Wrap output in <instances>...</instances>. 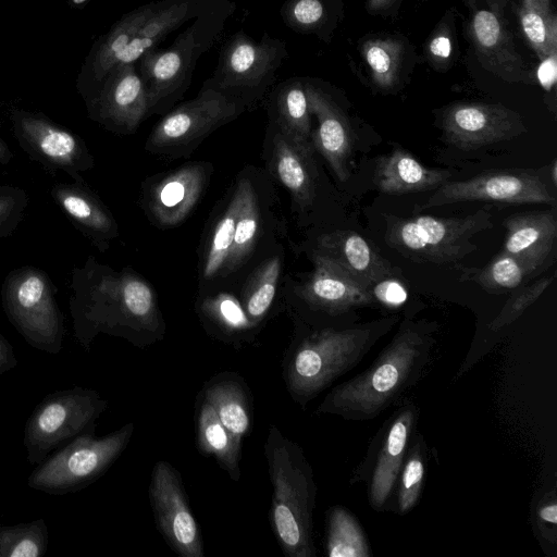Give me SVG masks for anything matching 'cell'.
Here are the masks:
<instances>
[{
    "instance_id": "cell-43",
    "label": "cell",
    "mask_w": 557,
    "mask_h": 557,
    "mask_svg": "<svg viewBox=\"0 0 557 557\" xmlns=\"http://www.w3.org/2000/svg\"><path fill=\"white\" fill-rule=\"evenodd\" d=\"M532 523L543 548L555 549L557 541L556 488L546 491L533 503Z\"/></svg>"
},
{
    "instance_id": "cell-36",
    "label": "cell",
    "mask_w": 557,
    "mask_h": 557,
    "mask_svg": "<svg viewBox=\"0 0 557 557\" xmlns=\"http://www.w3.org/2000/svg\"><path fill=\"white\" fill-rule=\"evenodd\" d=\"M325 550L329 557L372 556L363 528L343 506H333L326 513Z\"/></svg>"
},
{
    "instance_id": "cell-48",
    "label": "cell",
    "mask_w": 557,
    "mask_h": 557,
    "mask_svg": "<svg viewBox=\"0 0 557 557\" xmlns=\"http://www.w3.org/2000/svg\"><path fill=\"white\" fill-rule=\"evenodd\" d=\"M17 366L13 346L0 332V374H4Z\"/></svg>"
},
{
    "instance_id": "cell-27",
    "label": "cell",
    "mask_w": 557,
    "mask_h": 557,
    "mask_svg": "<svg viewBox=\"0 0 557 557\" xmlns=\"http://www.w3.org/2000/svg\"><path fill=\"white\" fill-rule=\"evenodd\" d=\"M451 177L446 169L423 165L409 151L396 148L376 159L375 187L386 195H405L438 188Z\"/></svg>"
},
{
    "instance_id": "cell-19",
    "label": "cell",
    "mask_w": 557,
    "mask_h": 557,
    "mask_svg": "<svg viewBox=\"0 0 557 557\" xmlns=\"http://www.w3.org/2000/svg\"><path fill=\"white\" fill-rule=\"evenodd\" d=\"M90 101V116L107 131L129 135L149 115L145 83L136 63L115 66Z\"/></svg>"
},
{
    "instance_id": "cell-5",
    "label": "cell",
    "mask_w": 557,
    "mask_h": 557,
    "mask_svg": "<svg viewBox=\"0 0 557 557\" xmlns=\"http://www.w3.org/2000/svg\"><path fill=\"white\" fill-rule=\"evenodd\" d=\"M234 11L232 0H201L191 23L168 48L149 50L136 62L147 90L149 115L168 113L183 98L197 62L221 37Z\"/></svg>"
},
{
    "instance_id": "cell-22",
    "label": "cell",
    "mask_w": 557,
    "mask_h": 557,
    "mask_svg": "<svg viewBox=\"0 0 557 557\" xmlns=\"http://www.w3.org/2000/svg\"><path fill=\"white\" fill-rule=\"evenodd\" d=\"M358 52L372 88L396 94L410 79L418 61L414 46L403 34L374 33L359 39Z\"/></svg>"
},
{
    "instance_id": "cell-47",
    "label": "cell",
    "mask_w": 557,
    "mask_h": 557,
    "mask_svg": "<svg viewBox=\"0 0 557 557\" xmlns=\"http://www.w3.org/2000/svg\"><path fill=\"white\" fill-rule=\"evenodd\" d=\"M403 0H366V11L372 16L394 18L398 15Z\"/></svg>"
},
{
    "instance_id": "cell-25",
    "label": "cell",
    "mask_w": 557,
    "mask_h": 557,
    "mask_svg": "<svg viewBox=\"0 0 557 557\" xmlns=\"http://www.w3.org/2000/svg\"><path fill=\"white\" fill-rule=\"evenodd\" d=\"M51 197L74 227L101 252L119 237V225L108 207L84 180L58 183Z\"/></svg>"
},
{
    "instance_id": "cell-4",
    "label": "cell",
    "mask_w": 557,
    "mask_h": 557,
    "mask_svg": "<svg viewBox=\"0 0 557 557\" xmlns=\"http://www.w3.org/2000/svg\"><path fill=\"white\" fill-rule=\"evenodd\" d=\"M273 487L270 521L288 557H314L313 510L317 485L301 447L271 425L264 443Z\"/></svg>"
},
{
    "instance_id": "cell-49",
    "label": "cell",
    "mask_w": 557,
    "mask_h": 557,
    "mask_svg": "<svg viewBox=\"0 0 557 557\" xmlns=\"http://www.w3.org/2000/svg\"><path fill=\"white\" fill-rule=\"evenodd\" d=\"M13 158V153L9 148L8 144L0 136V165H5L10 163Z\"/></svg>"
},
{
    "instance_id": "cell-38",
    "label": "cell",
    "mask_w": 557,
    "mask_h": 557,
    "mask_svg": "<svg viewBox=\"0 0 557 557\" xmlns=\"http://www.w3.org/2000/svg\"><path fill=\"white\" fill-rule=\"evenodd\" d=\"M283 268L281 255L263 260L245 284L240 304L249 321L258 326L269 313L274 301Z\"/></svg>"
},
{
    "instance_id": "cell-46",
    "label": "cell",
    "mask_w": 557,
    "mask_h": 557,
    "mask_svg": "<svg viewBox=\"0 0 557 557\" xmlns=\"http://www.w3.org/2000/svg\"><path fill=\"white\" fill-rule=\"evenodd\" d=\"M534 79L544 91L545 101L552 112L556 111L557 51H553L539 60Z\"/></svg>"
},
{
    "instance_id": "cell-41",
    "label": "cell",
    "mask_w": 557,
    "mask_h": 557,
    "mask_svg": "<svg viewBox=\"0 0 557 557\" xmlns=\"http://www.w3.org/2000/svg\"><path fill=\"white\" fill-rule=\"evenodd\" d=\"M534 275L533 269L502 250L475 273L474 281L487 293L502 294L522 286Z\"/></svg>"
},
{
    "instance_id": "cell-40",
    "label": "cell",
    "mask_w": 557,
    "mask_h": 557,
    "mask_svg": "<svg viewBox=\"0 0 557 557\" xmlns=\"http://www.w3.org/2000/svg\"><path fill=\"white\" fill-rule=\"evenodd\" d=\"M457 48L456 10L449 8L425 38L422 55L433 71L446 73L457 61Z\"/></svg>"
},
{
    "instance_id": "cell-45",
    "label": "cell",
    "mask_w": 557,
    "mask_h": 557,
    "mask_svg": "<svg viewBox=\"0 0 557 557\" xmlns=\"http://www.w3.org/2000/svg\"><path fill=\"white\" fill-rule=\"evenodd\" d=\"M375 304L387 309H398L408 300V290L403 282L393 275L376 282L369 289Z\"/></svg>"
},
{
    "instance_id": "cell-37",
    "label": "cell",
    "mask_w": 557,
    "mask_h": 557,
    "mask_svg": "<svg viewBox=\"0 0 557 557\" xmlns=\"http://www.w3.org/2000/svg\"><path fill=\"white\" fill-rule=\"evenodd\" d=\"M260 226V197L252 178L248 175L224 275H228L237 271L250 257L259 238Z\"/></svg>"
},
{
    "instance_id": "cell-33",
    "label": "cell",
    "mask_w": 557,
    "mask_h": 557,
    "mask_svg": "<svg viewBox=\"0 0 557 557\" xmlns=\"http://www.w3.org/2000/svg\"><path fill=\"white\" fill-rule=\"evenodd\" d=\"M520 32L537 60L557 51V13L552 0H518Z\"/></svg>"
},
{
    "instance_id": "cell-17",
    "label": "cell",
    "mask_w": 557,
    "mask_h": 557,
    "mask_svg": "<svg viewBox=\"0 0 557 557\" xmlns=\"http://www.w3.org/2000/svg\"><path fill=\"white\" fill-rule=\"evenodd\" d=\"M445 140L465 151L475 150L522 135V116L503 106L480 101H456L442 111Z\"/></svg>"
},
{
    "instance_id": "cell-51",
    "label": "cell",
    "mask_w": 557,
    "mask_h": 557,
    "mask_svg": "<svg viewBox=\"0 0 557 557\" xmlns=\"http://www.w3.org/2000/svg\"><path fill=\"white\" fill-rule=\"evenodd\" d=\"M333 1H336V2H339V3H344V4H345V2H346V1H348V0H333Z\"/></svg>"
},
{
    "instance_id": "cell-21",
    "label": "cell",
    "mask_w": 557,
    "mask_h": 557,
    "mask_svg": "<svg viewBox=\"0 0 557 557\" xmlns=\"http://www.w3.org/2000/svg\"><path fill=\"white\" fill-rule=\"evenodd\" d=\"M311 115L317 120L311 144L342 183L350 177L352 129L349 119L320 81L304 77Z\"/></svg>"
},
{
    "instance_id": "cell-52",
    "label": "cell",
    "mask_w": 557,
    "mask_h": 557,
    "mask_svg": "<svg viewBox=\"0 0 557 557\" xmlns=\"http://www.w3.org/2000/svg\"><path fill=\"white\" fill-rule=\"evenodd\" d=\"M420 1H425V0H420Z\"/></svg>"
},
{
    "instance_id": "cell-14",
    "label": "cell",
    "mask_w": 557,
    "mask_h": 557,
    "mask_svg": "<svg viewBox=\"0 0 557 557\" xmlns=\"http://www.w3.org/2000/svg\"><path fill=\"white\" fill-rule=\"evenodd\" d=\"M493 201L507 205L547 203L556 198L543 176L536 171L511 169L483 173L474 177L446 182L413 212L465 201Z\"/></svg>"
},
{
    "instance_id": "cell-29",
    "label": "cell",
    "mask_w": 557,
    "mask_h": 557,
    "mask_svg": "<svg viewBox=\"0 0 557 557\" xmlns=\"http://www.w3.org/2000/svg\"><path fill=\"white\" fill-rule=\"evenodd\" d=\"M269 122L278 127L297 145L313 148L311 112L304 77H290L274 85L267 95Z\"/></svg>"
},
{
    "instance_id": "cell-16",
    "label": "cell",
    "mask_w": 557,
    "mask_h": 557,
    "mask_svg": "<svg viewBox=\"0 0 557 557\" xmlns=\"http://www.w3.org/2000/svg\"><path fill=\"white\" fill-rule=\"evenodd\" d=\"M148 493L157 528L168 545L183 557H203L200 530L177 470L164 460L158 461Z\"/></svg>"
},
{
    "instance_id": "cell-8",
    "label": "cell",
    "mask_w": 557,
    "mask_h": 557,
    "mask_svg": "<svg viewBox=\"0 0 557 557\" xmlns=\"http://www.w3.org/2000/svg\"><path fill=\"white\" fill-rule=\"evenodd\" d=\"M134 423L97 437L87 432L52 451L32 471L27 485L49 495L62 496L81 491L100 476L128 445Z\"/></svg>"
},
{
    "instance_id": "cell-42",
    "label": "cell",
    "mask_w": 557,
    "mask_h": 557,
    "mask_svg": "<svg viewBox=\"0 0 557 557\" xmlns=\"http://www.w3.org/2000/svg\"><path fill=\"white\" fill-rule=\"evenodd\" d=\"M555 274L545 275L528 285L516 288L505 306L491 322L490 329L498 331L517 320L525 309L534 304L544 290L553 283Z\"/></svg>"
},
{
    "instance_id": "cell-18",
    "label": "cell",
    "mask_w": 557,
    "mask_h": 557,
    "mask_svg": "<svg viewBox=\"0 0 557 557\" xmlns=\"http://www.w3.org/2000/svg\"><path fill=\"white\" fill-rule=\"evenodd\" d=\"M212 171L209 162H191L151 177L141 194L150 222L162 228L182 224L196 208Z\"/></svg>"
},
{
    "instance_id": "cell-12",
    "label": "cell",
    "mask_w": 557,
    "mask_h": 557,
    "mask_svg": "<svg viewBox=\"0 0 557 557\" xmlns=\"http://www.w3.org/2000/svg\"><path fill=\"white\" fill-rule=\"evenodd\" d=\"M420 409L413 401L403 403L373 435L364 458L355 468L349 483H366L370 507L391 511L396 481L417 432Z\"/></svg>"
},
{
    "instance_id": "cell-31",
    "label": "cell",
    "mask_w": 557,
    "mask_h": 557,
    "mask_svg": "<svg viewBox=\"0 0 557 557\" xmlns=\"http://www.w3.org/2000/svg\"><path fill=\"white\" fill-rule=\"evenodd\" d=\"M280 15L295 33L330 44L345 16V4L333 0H285Z\"/></svg>"
},
{
    "instance_id": "cell-35",
    "label": "cell",
    "mask_w": 557,
    "mask_h": 557,
    "mask_svg": "<svg viewBox=\"0 0 557 557\" xmlns=\"http://www.w3.org/2000/svg\"><path fill=\"white\" fill-rule=\"evenodd\" d=\"M198 311L216 335L230 342L247 339L257 330L249 321L240 300L227 293L203 297L198 304Z\"/></svg>"
},
{
    "instance_id": "cell-39",
    "label": "cell",
    "mask_w": 557,
    "mask_h": 557,
    "mask_svg": "<svg viewBox=\"0 0 557 557\" xmlns=\"http://www.w3.org/2000/svg\"><path fill=\"white\" fill-rule=\"evenodd\" d=\"M46 520L5 525L0 522V557H42L48 548Z\"/></svg>"
},
{
    "instance_id": "cell-24",
    "label": "cell",
    "mask_w": 557,
    "mask_h": 557,
    "mask_svg": "<svg viewBox=\"0 0 557 557\" xmlns=\"http://www.w3.org/2000/svg\"><path fill=\"white\" fill-rule=\"evenodd\" d=\"M311 252L334 264L368 290L380 280L393 275L392 265L352 231L321 234Z\"/></svg>"
},
{
    "instance_id": "cell-13",
    "label": "cell",
    "mask_w": 557,
    "mask_h": 557,
    "mask_svg": "<svg viewBox=\"0 0 557 557\" xmlns=\"http://www.w3.org/2000/svg\"><path fill=\"white\" fill-rule=\"evenodd\" d=\"M467 9L466 38L481 66L509 84H534L516 48L506 16L507 0H462Z\"/></svg>"
},
{
    "instance_id": "cell-50",
    "label": "cell",
    "mask_w": 557,
    "mask_h": 557,
    "mask_svg": "<svg viewBox=\"0 0 557 557\" xmlns=\"http://www.w3.org/2000/svg\"><path fill=\"white\" fill-rule=\"evenodd\" d=\"M552 182H553L554 186H556V184H557V162H556V160H554L553 165H552Z\"/></svg>"
},
{
    "instance_id": "cell-3",
    "label": "cell",
    "mask_w": 557,
    "mask_h": 557,
    "mask_svg": "<svg viewBox=\"0 0 557 557\" xmlns=\"http://www.w3.org/2000/svg\"><path fill=\"white\" fill-rule=\"evenodd\" d=\"M397 322L387 318L363 324L323 326L299 338L287 354V391L302 408L352 370Z\"/></svg>"
},
{
    "instance_id": "cell-6",
    "label": "cell",
    "mask_w": 557,
    "mask_h": 557,
    "mask_svg": "<svg viewBox=\"0 0 557 557\" xmlns=\"http://www.w3.org/2000/svg\"><path fill=\"white\" fill-rule=\"evenodd\" d=\"M287 58L284 40L264 32L257 41L239 29L223 44L215 70L202 85L240 102L248 110L267 97Z\"/></svg>"
},
{
    "instance_id": "cell-7",
    "label": "cell",
    "mask_w": 557,
    "mask_h": 557,
    "mask_svg": "<svg viewBox=\"0 0 557 557\" xmlns=\"http://www.w3.org/2000/svg\"><path fill=\"white\" fill-rule=\"evenodd\" d=\"M486 208L462 218L385 215L386 244L405 258L445 264L463 259L478 249L474 235L493 227Z\"/></svg>"
},
{
    "instance_id": "cell-20",
    "label": "cell",
    "mask_w": 557,
    "mask_h": 557,
    "mask_svg": "<svg viewBox=\"0 0 557 557\" xmlns=\"http://www.w3.org/2000/svg\"><path fill=\"white\" fill-rule=\"evenodd\" d=\"M314 151L297 145L273 123H268L263 148L268 171L289 193L293 210L299 215L309 213L318 196Z\"/></svg>"
},
{
    "instance_id": "cell-15",
    "label": "cell",
    "mask_w": 557,
    "mask_h": 557,
    "mask_svg": "<svg viewBox=\"0 0 557 557\" xmlns=\"http://www.w3.org/2000/svg\"><path fill=\"white\" fill-rule=\"evenodd\" d=\"M14 136L28 157L49 171L65 172L73 181L95 166L84 139L44 115L15 110L11 114Z\"/></svg>"
},
{
    "instance_id": "cell-26",
    "label": "cell",
    "mask_w": 557,
    "mask_h": 557,
    "mask_svg": "<svg viewBox=\"0 0 557 557\" xmlns=\"http://www.w3.org/2000/svg\"><path fill=\"white\" fill-rule=\"evenodd\" d=\"M503 225L506 228L503 251L539 273L556 247V209L510 215Z\"/></svg>"
},
{
    "instance_id": "cell-34",
    "label": "cell",
    "mask_w": 557,
    "mask_h": 557,
    "mask_svg": "<svg viewBox=\"0 0 557 557\" xmlns=\"http://www.w3.org/2000/svg\"><path fill=\"white\" fill-rule=\"evenodd\" d=\"M428 468V446L421 433H414L401 465L391 511L404 516L419 503L425 482Z\"/></svg>"
},
{
    "instance_id": "cell-2",
    "label": "cell",
    "mask_w": 557,
    "mask_h": 557,
    "mask_svg": "<svg viewBox=\"0 0 557 557\" xmlns=\"http://www.w3.org/2000/svg\"><path fill=\"white\" fill-rule=\"evenodd\" d=\"M436 331L435 323L403 321L372 363L333 387L315 413L349 421L377 418L426 374L434 355Z\"/></svg>"
},
{
    "instance_id": "cell-9",
    "label": "cell",
    "mask_w": 557,
    "mask_h": 557,
    "mask_svg": "<svg viewBox=\"0 0 557 557\" xmlns=\"http://www.w3.org/2000/svg\"><path fill=\"white\" fill-rule=\"evenodd\" d=\"M3 311L24 341L40 351L58 355L65 336L64 317L47 273L32 265L14 269L1 287Z\"/></svg>"
},
{
    "instance_id": "cell-1",
    "label": "cell",
    "mask_w": 557,
    "mask_h": 557,
    "mask_svg": "<svg viewBox=\"0 0 557 557\" xmlns=\"http://www.w3.org/2000/svg\"><path fill=\"white\" fill-rule=\"evenodd\" d=\"M69 300L76 342L86 351L100 333L144 348L163 338L165 324L152 286L129 268L115 271L89 256L72 270Z\"/></svg>"
},
{
    "instance_id": "cell-32",
    "label": "cell",
    "mask_w": 557,
    "mask_h": 557,
    "mask_svg": "<svg viewBox=\"0 0 557 557\" xmlns=\"http://www.w3.org/2000/svg\"><path fill=\"white\" fill-rule=\"evenodd\" d=\"M198 450L213 456L235 482L240 479L242 441L237 440L220 421L212 406L201 400L197 414Z\"/></svg>"
},
{
    "instance_id": "cell-44",
    "label": "cell",
    "mask_w": 557,
    "mask_h": 557,
    "mask_svg": "<svg viewBox=\"0 0 557 557\" xmlns=\"http://www.w3.org/2000/svg\"><path fill=\"white\" fill-rule=\"evenodd\" d=\"M28 202L25 189L14 185H0V238L14 233L25 215Z\"/></svg>"
},
{
    "instance_id": "cell-28",
    "label": "cell",
    "mask_w": 557,
    "mask_h": 557,
    "mask_svg": "<svg viewBox=\"0 0 557 557\" xmlns=\"http://www.w3.org/2000/svg\"><path fill=\"white\" fill-rule=\"evenodd\" d=\"M248 175H240L226 203L208 231L199 260V282L206 285L224 275L231 253L235 227L242 207Z\"/></svg>"
},
{
    "instance_id": "cell-30",
    "label": "cell",
    "mask_w": 557,
    "mask_h": 557,
    "mask_svg": "<svg viewBox=\"0 0 557 557\" xmlns=\"http://www.w3.org/2000/svg\"><path fill=\"white\" fill-rule=\"evenodd\" d=\"M222 424L239 441L252 424V407L245 382L235 373H224L208 382L201 391Z\"/></svg>"
},
{
    "instance_id": "cell-11",
    "label": "cell",
    "mask_w": 557,
    "mask_h": 557,
    "mask_svg": "<svg viewBox=\"0 0 557 557\" xmlns=\"http://www.w3.org/2000/svg\"><path fill=\"white\" fill-rule=\"evenodd\" d=\"M245 111L240 102L202 85L194 99L164 114L149 134L145 150L165 158L185 157L213 131Z\"/></svg>"
},
{
    "instance_id": "cell-23",
    "label": "cell",
    "mask_w": 557,
    "mask_h": 557,
    "mask_svg": "<svg viewBox=\"0 0 557 557\" xmlns=\"http://www.w3.org/2000/svg\"><path fill=\"white\" fill-rule=\"evenodd\" d=\"M314 269L296 294L312 311L335 320L354 310L374 305L370 292L331 262L311 252Z\"/></svg>"
},
{
    "instance_id": "cell-10",
    "label": "cell",
    "mask_w": 557,
    "mask_h": 557,
    "mask_svg": "<svg viewBox=\"0 0 557 557\" xmlns=\"http://www.w3.org/2000/svg\"><path fill=\"white\" fill-rule=\"evenodd\" d=\"M108 408L101 395L74 386L47 394L28 417L23 436L26 460L37 466L52 451L87 432Z\"/></svg>"
}]
</instances>
